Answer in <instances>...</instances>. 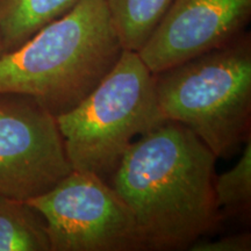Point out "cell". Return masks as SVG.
I'll use <instances>...</instances> for the list:
<instances>
[{"mask_svg": "<svg viewBox=\"0 0 251 251\" xmlns=\"http://www.w3.org/2000/svg\"><path fill=\"white\" fill-rule=\"evenodd\" d=\"M216 159L193 131L171 120L130 144L108 183L130 208L147 250H188L218 228Z\"/></svg>", "mask_w": 251, "mask_h": 251, "instance_id": "6da1fadb", "label": "cell"}, {"mask_svg": "<svg viewBox=\"0 0 251 251\" xmlns=\"http://www.w3.org/2000/svg\"><path fill=\"white\" fill-rule=\"evenodd\" d=\"M124 49L106 0H81L0 56V92L33 97L58 117L99 85Z\"/></svg>", "mask_w": 251, "mask_h": 251, "instance_id": "7a4b0ae2", "label": "cell"}, {"mask_svg": "<svg viewBox=\"0 0 251 251\" xmlns=\"http://www.w3.org/2000/svg\"><path fill=\"white\" fill-rule=\"evenodd\" d=\"M155 77L163 120L179 122L218 158L251 137V35L165 69Z\"/></svg>", "mask_w": 251, "mask_h": 251, "instance_id": "3957f363", "label": "cell"}, {"mask_svg": "<svg viewBox=\"0 0 251 251\" xmlns=\"http://www.w3.org/2000/svg\"><path fill=\"white\" fill-rule=\"evenodd\" d=\"M56 121L72 170L107 180L130 144L164 121L153 74L139 52L124 49L99 85Z\"/></svg>", "mask_w": 251, "mask_h": 251, "instance_id": "277c9868", "label": "cell"}, {"mask_svg": "<svg viewBox=\"0 0 251 251\" xmlns=\"http://www.w3.org/2000/svg\"><path fill=\"white\" fill-rule=\"evenodd\" d=\"M46 222L51 251H142L133 213L107 180L72 170L26 201Z\"/></svg>", "mask_w": 251, "mask_h": 251, "instance_id": "5b68a950", "label": "cell"}, {"mask_svg": "<svg viewBox=\"0 0 251 251\" xmlns=\"http://www.w3.org/2000/svg\"><path fill=\"white\" fill-rule=\"evenodd\" d=\"M71 171L55 115L33 97L0 92V194L27 201Z\"/></svg>", "mask_w": 251, "mask_h": 251, "instance_id": "8992f818", "label": "cell"}, {"mask_svg": "<svg viewBox=\"0 0 251 251\" xmlns=\"http://www.w3.org/2000/svg\"><path fill=\"white\" fill-rule=\"evenodd\" d=\"M250 19L251 0H174L137 52L158 74L227 45Z\"/></svg>", "mask_w": 251, "mask_h": 251, "instance_id": "52a82bcc", "label": "cell"}, {"mask_svg": "<svg viewBox=\"0 0 251 251\" xmlns=\"http://www.w3.org/2000/svg\"><path fill=\"white\" fill-rule=\"evenodd\" d=\"M81 0H0V37L5 52L13 51Z\"/></svg>", "mask_w": 251, "mask_h": 251, "instance_id": "ba28073f", "label": "cell"}, {"mask_svg": "<svg viewBox=\"0 0 251 251\" xmlns=\"http://www.w3.org/2000/svg\"><path fill=\"white\" fill-rule=\"evenodd\" d=\"M0 251H51L42 216L26 201L1 194Z\"/></svg>", "mask_w": 251, "mask_h": 251, "instance_id": "9c48e42d", "label": "cell"}, {"mask_svg": "<svg viewBox=\"0 0 251 251\" xmlns=\"http://www.w3.org/2000/svg\"><path fill=\"white\" fill-rule=\"evenodd\" d=\"M125 49L139 51L174 0H106Z\"/></svg>", "mask_w": 251, "mask_h": 251, "instance_id": "30bf717a", "label": "cell"}, {"mask_svg": "<svg viewBox=\"0 0 251 251\" xmlns=\"http://www.w3.org/2000/svg\"><path fill=\"white\" fill-rule=\"evenodd\" d=\"M230 170L214 178V197L222 218L249 219L251 212V137Z\"/></svg>", "mask_w": 251, "mask_h": 251, "instance_id": "8fae6325", "label": "cell"}, {"mask_svg": "<svg viewBox=\"0 0 251 251\" xmlns=\"http://www.w3.org/2000/svg\"><path fill=\"white\" fill-rule=\"evenodd\" d=\"M192 251H250L251 235L243 233L238 235L225 236L216 241L199 240L188 248Z\"/></svg>", "mask_w": 251, "mask_h": 251, "instance_id": "7c38bea8", "label": "cell"}, {"mask_svg": "<svg viewBox=\"0 0 251 251\" xmlns=\"http://www.w3.org/2000/svg\"><path fill=\"white\" fill-rule=\"evenodd\" d=\"M4 54H5V49H4V46H2L1 37H0V56H2Z\"/></svg>", "mask_w": 251, "mask_h": 251, "instance_id": "4fadbf2b", "label": "cell"}]
</instances>
